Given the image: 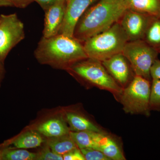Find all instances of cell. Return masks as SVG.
Segmentation results:
<instances>
[{
  "label": "cell",
  "instance_id": "cell-29",
  "mask_svg": "<svg viewBox=\"0 0 160 160\" xmlns=\"http://www.w3.org/2000/svg\"><path fill=\"white\" fill-rule=\"evenodd\" d=\"M12 6H13V5L11 0H0V7Z\"/></svg>",
  "mask_w": 160,
  "mask_h": 160
},
{
  "label": "cell",
  "instance_id": "cell-31",
  "mask_svg": "<svg viewBox=\"0 0 160 160\" xmlns=\"http://www.w3.org/2000/svg\"><path fill=\"white\" fill-rule=\"evenodd\" d=\"M158 51L159 53H160V49L158 50Z\"/></svg>",
  "mask_w": 160,
  "mask_h": 160
},
{
  "label": "cell",
  "instance_id": "cell-30",
  "mask_svg": "<svg viewBox=\"0 0 160 160\" xmlns=\"http://www.w3.org/2000/svg\"><path fill=\"white\" fill-rule=\"evenodd\" d=\"M0 160H2V152H1V149H0Z\"/></svg>",
  "mask_w": 160,
  "mask_h": 160
},
{
  "label": "cell",
  "instance_id": "cell-22",
  "mask_svg": "<svg viewBox=\"0 0 160 160\" xmlns=\"http://www.w3.org/2000/svg\"><path fill=\"white\" fill-rule=\"evenodd\" d=\"M86 160H110L102 152L92 148L80 149Z\"/></svg>",
  "mask_w": 160,
  "mask_h": 160
},
{
  "label": "cell",
  "instance_id": "cell-1",
  "mask_svg": "<svg viewBox=\"0 0 160 160\" xmlns=\"http://www.w3.org/2000/svg\"><path fill=\"white\" fill-rule=\"evenodd\" d=\"M34 54L40 64L66 71L78 62L88 58L83 43L61 33L49 38L42 37Z\"/></svg>",
  "mask_w": 160,
  "mask_h": 160
},
{
  "label": "cell",
  "instance_id": "cell-7",
  "mask_svg": "<svg viewBox=\"0 0 160 160\" xmlns=\"http://www.w3.org/2000/svg\"><path fill=\"white\" fill-rule=\"evenodd\" d=\"M25 38L24 24L16 13L0 15V61Z\"/></svg>",
  "mask_w": 160,
  "mask_h": 160
},
{
  "label": "cell",
  "instance_id": "cell-3",
  "mask_svg": "<svg viewBox=\"0 0 160 160\" xmlns=\"http://www.w3.org/2000/svg\"><path fill=\"white\" fill-rule=\"evenodd\" d=\"M128 42L127 35L118 22L105 31L89 38L83 43V46L88 58L102 62L122 53Z\"/></svg>",
  "mask_w": 160,
  "mask_h": 160
},
{
  "label": "cell",
  "instance_id": "cell-17",
  "mask_svg": "<svg viewBox=\"0 0 160 160\" xmlns=\"http://www.w3.org/2000/svg\"><path fill=\"white\" fill-rule=\"evenodd\" d=\"M47 145L52 151L62 156L72 149L78 148L69 134L48 138Z\"/></svg>",
  "mask_w": 160,
  "mask_h": 160
},
{
  "label": "cell",
  "instance_id": "cell-26",
  "mask_svg": "<svg viewBox=\"0 0 160 160\" xmlns=\"http://www.w3.org/2000/svg\"><path fill=\"white\" fill-rule=\"evenodd\" d=\"M11 1L13 6L20 9H25L34 2V0H11Z\"/></svg>",
  "mask_w": 160,
  "mask_h": 160
},
{
  "label": "cell",
  "instance_id": "cell-15",
  "mask_svg": "<svg viewBox=\"0 0 160 160\" xmlns=\"http://www.w3.org/2000/svg\"><path fill=\"white\" fill-rule=\"evenodd\" d=\"M104 134V132L70 131L69 134L79 149L89 148L98 149Z\"/></svg>",
  "mask_w": 160,
  "mask_h": 160
},
{
  "label": "cell",
  "instance_id": "cell-5",
  "mask_svg": "<svg viewBox=\"0 0 160 160\" xmlns=\"http://www.w3.org/2000/svg\"><path fill=\"white\" fill-rule=\"evenodd\" d=\"M151 81L138 76L133 79L125 88L118 101L127 113L150 116L149 107Z\"/></svg>",
  "mask_w": 160,
  "mask_h": 160
},
{
  "label": "cell",
  "instance_id": "cell-16",
  "mask_svg": "<svg viewBox=\"0 0 160 160\" xmlns=\"http://www.w3.org/2000/svg\"><path fill=\"white\" fill-rule=\"evenodd\" d=\"M128 9L160 17V0H125Z\"/></svg>",
  "mask_w": 160,
  "mask_h": 160
},
{
  "label": "cell",
  "instance_id": "cell-9",
  "mask_svg": "<svg viewBox=\"0 0 160 160\" xmlns=\"http://www.w3.org/2000/svg\"><path fill=\"white\" fill-rule=\"evenodd\" d=\"M99 0H65L66 12L59 33L73 37L75 28L80 18L89 7Z\"/></svg>",
  "mask_w": 160,
  "mask_h": 160
},
{
  "label": "cell",
  "instance_id": "cell-18",
  "mask_svg": "<svg viewBox=\"0 0 160 160\" xmlns=\"http://www.w3.org/2000/svg\"><path fill=\"white\" fill-rule=\"evenodd\" d=\"M98 150L102 152L110 160H126L117 143L106 133L100 142Z\"/></svg>",
  "mask_w": 160,
  "mask_h": 160
},
{
  "label": "cell",
  "instance_id": "cell-14",
  "mask_svg": "<svg viewBox=\"0 0 160 160\" xmlns=\"http://www.w3.org/2000/svg\"><path fill=\"white\" fill-rule=\"evenodd\" d=\"M37 131L47 138H55L69 134L70 129L65 119L52 118L39 124Z\"/></svg>",
  "mask_w": 160,
  "mask_h": 160
},
{
  "label": "cell",
  "instance_id": "cell-24",
  "mask_svg": "<svg viewBox=\"0 0 160 160\" xmlns=\"http://www.w3.org/2000/svg\"><path fill=\"white\" fill-rule=\"evenodd\" d=\"M64 160H85V158L78 148L72 149L62 156Z\"/></svg>",
  "mask_w": 160,
  "mask_h": 160
},
{
  "label": "cell",
  "instance_id": "cell-27",
  "mask_svg": "<svg viewBox=\"0 0 160 160\" xmlns=\"http://www.w3.org/2000/svg\"><path fill=\"white\" fill-rule=\"evenodd\" d=\"M58 1L59 0H34V2H37L44 11Z\"/></svg>",
  "mask_w": 160,
  "mask_h": 160
},
{
  "label": "cell",
  "instance_id": "cell-6",
  "mask_svg": "<svg viewBox=\"0 0 160 160\" xmlns=\"http://www.w3.org/2000/svg\"><path fill=\"white\" fill-rule=\"evenodd\" d=\"M122 53L128 60L135 75L152 81L150 70L159 53L157 49L144 40H139L128 42Z\"/></svg>",
  "mask_w": 160,
  "mask_h": 160
},
{
  "label": "cell",
  "instance_id": "cell-4",
  "mask_svg": "<svg viewBox=\"0 0 160 160\" xmlns=\"http://www.w3.org/2000/svg\"><path fill=\"white\" fill-rule=\"evenodd\" d=\"M67 71L77 79L111 92L118 101L123 88L112 78L102 62L92 59L82 60Z\"/></svg>",
  "mask_w": 160,
  "mask_h": 160
},
{
  "label": "cell",
  "instance_id": "cell-11",
  "mask_svg": "<svg viewBox=\"0 0 160 160\" xmlns=\"http://www.w3.org/2000/svg\"><path fill=\"white\" fill-rule=\"evenodd\" d=\"M43 36L49 38L59 33L66 12L65 0H59L45 10Z\"/></svg>",
  "mask_w": 160,
  "mask_h": 160
},
{
  "label": "cell",
  "instance_id": "cell-21",
  "mask_svg": "<svg viewBox=\"0 0 160 160\" xmlns=\"http://www.w3.org/2000/svg\"><path fill=\"white\" fill-rule=\"evenodd\" d=\"M149 107L150 110H160V80L152 79L151 81Z\"/></svg>",
  "mask_w": 160,
  "mask_h": 160
},
{
  "label": "cell",
  "instance_id": "cell-25",
  "mask_svg": "<svg viewBox=\"0 0 160 160\" xmlns=\"http://www.w3.org/2000/svg\"><path fill=\"white\" fill-rule=\"evenodd\" d=\"M152 79H157L160 80V60L157 59L155 61L150 70Z\"/></svg>",
  "mask_w": 160,
  "mask_h": 160
},
{
  "label": "cell",
  "instance_id": "cell-10",
  "mask_svg": "<svg viewBox=\"0 0 160 160\" xmlns=\"http://www.w3.org/2000/svg\"><path fill=\"white\" fill-rule=\"evenodd\" d=\"M112 78L122 88L129 84L131 78V67L122 53L115 55L102 62Z\"/></svg>",
  "mask_w": 160,
  "mask_h": 160
},
{
  "label": "cell",
  "instance_id": "cell-28",
  "mask_svg": "<svg viewBox=\"0 0 160 160\" xmlns=\"http://www.w3.org/2000/svg\"><path fill=\"white\" fill-rule=\"evenodd\" d=\"M5 72L6 71L4 67V62L0 61V86L5 76Z\"/></svg>",
  "mask_w": 160,
  "mask_h": 160
},
{
  "label": "cell",
  "instance_id": "cell-2",
  "mask_svg": "<svg viewBox=\"0 0 160 160\" xmlns=\"http://www.w3.org/2000/svg\"><path fill=\"white\" fill-rule=\"evenodd\" d=\"M127 9L125 0H99L80 18L73 37L84 43L118 22Z\"/></svg>",
  "mask_w": 160,
  "mask_h": 160
},
{
  "label": "cell",
  "instance_id": "cell-20",
  "mask_svg": "<svg viewBox=\"0 0 160 160\" xmlns=\"http://www.w3.org/2000/svg\"><path fill=\"white\" fill-rule=\"evenodd\" d=\"M2 152V160H37L38 153L22 149L3 147L0 148Z\"/></svg>",
  "mask_w": 160,
  "mask_h": 160
},
{
  "label": "cell",
  "instance_id": "cell-8",
  "mask_svg": "<svg viewBox=\"0 0 160 160\" xmlns=\"http://www.w3.org/2000/svg\"><path fill=\"white\" fill-rule=\"evenodd\" d=\"M148 15L127 9L118 22L129 41L143 40L152 18Z\"/></svg>",
  "mask_w": 160,
  "mask_h": 160
},
{
  "label": "cell",
  "instance_id": "cell-12",
  "mask_svg": "<svg viewBox=\"0 0 160 160\" xmlns=\"http://www.w3.org/2000/svg\"><path fill=\"white\" fill-rule=\"evenodd\" d=\"M42 135L36 130L27 131L0 145V148L9 147L17 149H32L39 147L44 142Z\"/></svg>",
  "mask_w": 160,
  "mask_h": 160
},
{
  "label": "cell",
  "instance_id": "cell-23",
  "mask_svg": "<svg viewBox=\"0 0 160 160\" xmlns=\"http://www.w3.org/2000/svg\"><path fill=\"white\" fill-rule=\"evenodd\" d=\"M37 160H62L63 157L56 153L47 146L38 152Z\"/></svg>",
  "mask_w": 160,
  "mask_h": 160
},
{
  "label": "cell",
  "instance_id": "cell-13",
  "mask_svg": "<svg viewBox=\"0 0 160 160\" xmlns=\"http://www.w3.org/2000/svg\"><path fill=\"white\" fill-rule=\"evenodd\" d=\"M65 121L68 123L71 131H92L103 132L104 131L95 123L86 116L74 111H66Z\"/></svg>",
  "mask_w": 160,
  "mask_h": 160
},
{
  "label": "cell",
  "instance_id": "cell-19",
  "mask_svg": "<svg viewBox=\"0 0 160 160\" xmlns=\"http://www.w3.org/2000/svg\"><path fill=\"white\" fill-rule=\"evenodd\" d=\"M143 40L158 51L160 49V17L152 18Z\"/></svg>",
  "mask_w": 160,
  "mask_h": 160
}]
</instances>
